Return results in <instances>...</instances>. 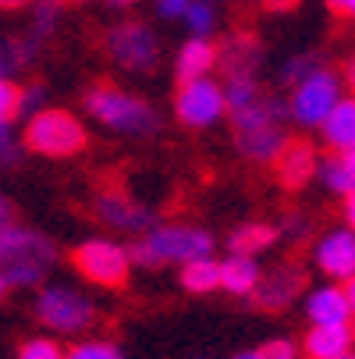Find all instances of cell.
<instances>
[{
	"label": "cell",
	"instance_id": "1",
	"mask_svg": "<svg viewBox=\"0 0 355 359\" xmlns=\"http://www.w3.org/2000/svg\"><path fill=\"white\" fill-rule=\"evenodd\" d=\"M54 242L43 231L25 228V224H8L0 228V274H4L8 288H32L46 278L54 267Z\"/></svg>",
	"mask_w": 355,
	"mask_h": 359
},
{
	"label": "cell",
	"instance_id": "2",
	"mask_svg": "<svg viewBox=\"0 0 355 359\" xmlns=\"http://www.w3.org/2000/svg\"><path fill=\"white\" fill-rule=\"evenodd\" d=\"M132 264L139 267H164V264H188L199 256H214V235L195 224H153L128 249Z\"/></svg>",
	"mask_w": 355,
	"mask_h": 359
},
{
	"label": "cell",
	"instance_id": "3",
	"mask_svg": "<svg viewBox=\"0 0 355 359\" xmlns=\"http://www.w3.org/2000/svg\"><path fill=\"white\" fill-rule=\"evenodd\" d=\"M85 111L99 121V125H107L121 135H157L160 132V111L153 104H146V100H139L135 93H125L118 86H107V82H99L85 93Z\"/></svg>",
	"mask_w": 355,
	"mask_h": 359
},
{
	"label": "cell",
	"instance_id": "4",
	"mask_svg": "<svg viewBox=\"0 0 355 359\" xmlns=\"http://www.w3.org/2000/svg\"><path fill=\"white\" fill-rule=\"evenodd\" d=\"M85 142H89L85 125L71 111H61V107L36 111L25 128V149L39 153V157H50V161L75 157V153L85 149Z\"/></svg>",
	"mask_w": 355,
	"mask_h": 359
},
{
	"label": "cell",
	"instance_id": "5",
	"mask_svg": "<svg viewBox=\"0 0 355 359\" xmlns=\"http://www.w3.org/2000/svg\"><path fill=\"white\" fill-rule=\"evenodd\" d=\"M341 75L330 72L327 65H320L316 72H309L306 79H298L291 86V100H288V118L302 128H320L323 118L334 111V104L341 100Z\"/></svg>",
	"mask_w": 355,
	"mask_h": 359
},
{
	"label": "cell",
	"instance_id": "6",
	"mask_svg": "<svg viewBox=\"0 0 355 359\" xmlns=\"http://www.w3.org/2000/svg\"><path fill=\"white\" fill-rule=\"evenodd\" d=\"M71 264L75 271L99 285V288H121L132 274V256L121 242H111V238H85L75 245L71 252Z\"/></svg>",
	"mask_w": 355,
	"mask_h": 359
},
{
	"label": "cell",
	"instance_id": "7",
	"mask_svg": "<svg viewBox=\"0 0 355 359\" xmlns=\"http://www.w3.org/2000/svg\"><path fill=\"white\" fill-rule=\"evenodd\" d=\"M36 317L43 327L57 331V334H78L85 327H92L96 320V306L68 285H50L36 295Z\"/></svg>",
	"mask_w": 355,
	"mask_h": 359
},
{
	"label": "cell",
	"instance_id": "8",
	"mask_svg": "<svg viewBox=\"0 0 355 359\" xmlns=\"http://www.w3.org/2000/svg\"><path fill=\"white\" fill-rule=\"evenodd\" d=\"M104 54L128 72H153L160 65V39L142 22H121L104 32Z\"/></svg>",
	"mask_w": 355,
	"mask_h": 359
},
{
	"label": "cell",
	"instance_id": "9",
	"mask_svg": "<svg viewBox=\"0 0 355 359\" xmlns=\"http://www.w3.org/2000/svg\"><path fill=\"white\" fill-rule=\"evenodd\" d=\"M224 89L210 79H192V82H181L178 86V96H174V114L181 125L188 128H210L224 118Z\"/></svg>",
	"mask_w": 355,
	"mask_h": 359
},
{
	"label": "cell",
	"instance_id": "10",
	"mask_svg": "<svg viewBox=\"0 0 355 359\" xmlns=\"http://www.w3.org/2000/svg\"><path fill=\"white\" fill-rule=\"evenodd\" d=\"M92 214L99 224H107L114 231H125V235H146L153 228V210L139 203L135 196H128L125 189H104L96 192L92 199Z\"/></svg>",
	"mask_w": 355,
	"mask_h": 359
},
{
	"label": "cell",
	"instance_id": "11",
	"mask_svg": "<svg viewBox=\"0 0 355 359\" xmlns=\"http://www.w3.org/2000/svg\"><path fill=\"white\" fill-rule=\"evenodd\" d=\"M313 264L320 267V274H327L337 285L355 278V231L330 228L327 235H320V242L313 249Z\"/></svg>",
	"mask_w": 355,
	"mask_h": 359
},
{
	"label": "cell",
	"instance_id": "12",
	"mask_svg": "<svg viewBox=\"0 0 355 359\" xmlns=\"http://www.w3.org/2000/svg\"><path fill=\"white\" fill-rule=\"evenodd\" d=\"M316 168H320V149L306 139H288L284 149L274 157V171H277V182L288 189V192H298L306 189L313 178H316Z\"/></svg>",
	"mask_w": 355,
	"mask_h": 359
},
{
	"label": "cell",
	"instance_id": "13",
	"mask_svg": "<svg viewBox=\"0 0 355 359\" xmlns=\"http://www.w3.org/2000/svg\"><path fill=\"white\" fill-rule=\"evenodd\" d=\"M302 288H306V271L298 264H277V267L260 274V285L252 295H256V302L263 310H288L302 295Z\"/></svg>",
	"mask_w": 355,
	"mask_h": 359
},
{
	"label": "cell",
	"instance_id": "14",
	"mask_svg": "<svg viewBox=\"0 0 355 359\" xmlns=\"http://www.w3.org/2000/svg\"><path fill=\"white\" fill-rule=\"evenodd\" d=\"M306 317L313 327H341V324H351V306H348V295H344V285L330 281V285H320L306 295Z\"/></svg>",
	"mask_w": 355,
	"mask_h": 359
},
{
	"label": "cell",
	"instance_id": "15",
	"mask_svg": "<svg viewBox=\"0 0 355 359\" xmlns=\"http://www.w3.org/2000/svg\"><path fill=\"white\" fill-rule=\"evenodd\" d=\"M288 132L284 125H260V128H235V146L245 161L256 164H274V157L284 149Z\"/></svg>",
	"mask_w": 355,
	"mask_h": 359
},
{
	"label": "cell",
	"instance_id": "16",
	"mask_svg": "<svg viewBox=\"0 0 355 359\" xmlns=\"http://www.w3.org/2000/svg\"><path fill=\"white\" fill-rule=\"evenodd\" d=\"M260 61H263V46L252 32H235L217 46V65L228 75H256Z\"/></svg>",
	"mask_w": 355,
	"mask_h": 359
},
{
	"label": "cell",
	"instance_id": "17",
	"mask_svg": "<svg viewBox=\"0 0 355 359\" xmlns=\"http://www.w3.org/2000/svg\"><path fill=\"white\" fill-rule=\"evenodd\" d=\"M351 348H355L351 324H341V327H309V334L302 338L298 352L306 359H341Z\"/></svg>",
	"mask_w": 355,
	"mask_h": 359
},
{
	"label": "cell",
	"instance_id": "18",
	"mask_svg": "<svg viewBox=\"0 0 355 359\" xmlns=\"http://www.w3.org/2000/svg\"><path fill=\"white\" fill-rule=\"evenodd\" d=\"M320 135L330 146V153H341V149L355 146V96H341L337 100L334 111L320 125Z\"/></svg>",
	"mask_w": 355,
	"mask_h": 359
},
{
	"label": "cell",
	"instance_id": "19",
	"mask_svg": "<svg viewBox=\"0 0 355 359\" xmlns=\"http://www.w3.org/2000/svg\"><path fill=\"white\" fill-rule=\"evenodd\" d=\"M217 68V43L202 39V36H192L181 54L174 61V72H178V82H192V79H202Z\"/></svg>",
	"mask_w": 355,
	"mask_h": 359
},
{
	"label": "cell",
	"instance_id": "20",
	"mask_svg": "<svg viewBox=\"0 0 355 359\" xmlns=\"http://www.w3.org/2000/svg\"><path fill=\"white\" fill-rule=\"evenodd\" d=\"M260 264L256 256L245 252H231L228 260H221V288H228L231 295H252L260 285Z\"/></svg>",
	"mask_w": 355,
	"mask_h": 359
},
{
	"label": "cell",
	"instance_id": "21",
	"mask_svg": "<svg viewBox=\"0 0 355 359\" xmlns=\"http://www.w3.org/2000/svg\"><path fill=\"white\" fill-rule=\"evenodd\" d=\"M277 238H281L277 224L245 221V224H238V228L228 235V249H231V252H245V256H260V252H267Z\"/></svg>",
	"mask_w": 355,
	"mask_h": 359
},
{
	"label": "cell",
	"instance_id": "22",
	"mask_svg": "<svg viewBox=\"0 0 355 359\" xmlns=\"http://www.w3.org/2000/svg\"><path fill=\"white\" fill-rule=\"evenodd\" d=\"M316 178H320L334 196H348V192L355 189V146L323 157L320 168H316Z\"/></svg>",
	"mask_w": 355,
	"mask_h": 359
},
{
	"label": "cell",
	"instance_id": "23",
	"mask_svg": "<svg viewBox=\"0 0 355 359\" xmlns=\"http://www.w3.org/2000/svg\"><path fill=\"white\" fill-rule=\"evenodd\" d=\"M181 288L192 295H210L221 288V264L214 256H199V260L181 264Z\"/></svg>",
	"mask_w": 355,
	"mask_h": 359
},
{
	"label": "cell",
	"instance_id": "24",
	"mask_svg": "<svg viewBox=\"0 0 355 359\" xmlns=\"http://www.w3.org/2000/svg\"><path fill=\"white\" fill-rule=\"evenodd\" d=\"M39 54V39H0V79H11Z\"/></svg>",
	"mask_w": 355,
	"mask_h": 359
},
{
	"label": "cell",
	"instance_id": "25",
	"mask_svg": "<svg viewBox=\"0 0 355 359\" xmlns=\"http://www.w3.org/2000/svg\"><path fill=\"white\" fill-rule=\"evenodd\" d=\"M221 89H224V107H228V114H231V111H242L245 104H252V100L263 93L256 75H228V82H224Z\"/></svg>",
	"mask_w": 355,
	"mask_h": 359
},
{
	"label": "cell",
	"instance_id": "26",
	"mask_svg": "<svg viewBox=\"0 0 355 359\" xmlns=\"http://www.w3.org/2000/svg\"><path fill=\"white\" fill-rule=\"evenodd\" d=\"M61 8H64V0H32V36H36L39 43H43L46 36L57 32Z\"/></svg>",
	"mask_w": 355,
	"mask_h": 359
},
{
	"label": "cell",
	"instance_id": "27",
	"mask_svg": "<svg viewBox=\"0 0 355 359\" xmlns=\"http://www.w3.org/2000/svg\"><path fill=\"white\" fill-rule=\"evenodd\" d=\"M181 22L192 29V36H202V39H210V32H214V25H217V18H214V8L207 4V0H192Z\"/></svg>",
	"mask_w": 355,
	"mask_h": 359
},
{
	"label": "cell",
	"instance_id": "28",
	"mask_svg": "<svg viewBox=\"0 0 355 359\" xmlns=\"http://www.w3.org/2000/svg\"><path fill=\"white\" fill-rule=\"evenodd\" d=\"M64 359H125V352H121L114 341H99V338H92V341H78V345H71V348L64 352Z\"/></svg>",
	"mask_w": 355,
	"mask_h": 359
},
{
	"label": "cell",
	"instance_id": "29",
	"mask_svg": "<svg viewBox=\"0 0 355 359\" xmlns=\"http://www.w3.org/2000/svg\"><path fill=\"white\" fill-rule=\"evenodd\" d=\"M323 65V57L320 54H295L291 61H284V72H281V79L288 82V86H295L298 79H306L309 72H316Z\"/></svg>",
	"mask_w": 355,
	"mask_h": 359
},
{
	"label": "cell",
	"instance_id": "30",
	"mask_svg": "<svg viewBox=\"0 0 355 359\" xmlns=\"http://www.w3.org/2000/svg\"><path fill=\"white\" fill-rule=\"evenodd\" d=\"M18 359H64V348L50 338H29L18 348Z\"/></svg>",
	"mask_w": 355,
	"mask_h": 359
},
{
	"label": "cell",
	"instance_id": "31",
	"mask_svg": "<svg viewBox=\"0 0 355 359\" xmlns=\"http://www.w3.org/2000/svg\"><path fill=\"white\" fill-rule=\"evenodd\" d=\"M18 100H22V89L11 79H0V121L18 118Z\"/></svg>",
	"mask_w": 355,
	"mask_h": 359
},
{
	"label": "cell",
	"instance_id": "32",
	"mask_svg": "<svg viewBox=\"0 0 355 359\" xmlns=\"http://www.w3.org/2000/svg\"><path fill=\"white\" fill-rule=\"evenodd\" d=\"M43 100H46V86L43 82H32V86H25L22 89V100H18V114H36V111H43Z\"/></svg>",
	"mask_w": 355,
	"mask_h": 359
},
{
	"label": "cell",
	"instance_id": "33",
	"mask_svg": "<svg viewBox=\"0 0 355 359\" xmlns=\"http://www.w3.org/2000/svg\"><path fill=\"white\" fill-rule=\"evenodd\" d=\"M18 164V142L11 132V121H0V168Z\"/></svg>",
	"mask_w": 355,
	"mask_h": 359
},
{
	"label": "cell",
	"instance_id": "34",
	"mask_svg": "<svg viewBox=\"0 0 355 359\" xmlns=\"http://www.w3.org/2000/svg\"><path fill=\"white\" fill-rule=\"evenodd\" d=\"M260 355H263V359H298L302 352H298L295 341H288V338H274V341H267V345L260 348Z\"/></svg>",
	"mask_w": 355,
	"mask_h": 359
},
{
	"label": "cell",
	"instance_id": "35",
	"mask_svg": "<svg viewBox=\"0 0 355 359\" xmlns=\"http://www.w3.org/2000/svg\"><path fill=\"white\" fill-rule=\"evenodd\" d=\"M277 231H284V238H306V231H309V224H306V217H302L298 210H288Z\"/></svg>",
	"mask_w": 355,
	"mask_h": 359
},
{
	"label": "cell",
	"instance_id": "36",
	"mask_svg": "<svg viewBox=\"0 0 355 359\" xmlns=\"http://www.w3.org/2000/svg\"><path fill=\"white\" fill-rule=\"evenodd\" d=\"M188 4L192 0H157V11H160V18H185Z\"/></svg>",
	"mask_w": 355,
	"mask_h": 359
},
{
	"label": "cell",
	"instance_id": "37",
	"mask_svg": "<svg viewBox=\"0 0 355 359\" xmlns=\"http://www.w3.org/2000/svg\"><path fill=\"white\" fill-rule=\"evenodd\" d=\"M327 8H330V15L355 22V0H327Z\"/></svg>",
	"mask_w": 355,
	"mask_h": 359
},
{
	"label": "cell",
	"instance_id": "38",
	"mask_svg": "<svg viewBox=\"0 0 355 359\" xmlns=\"http://www.w3.org/2000/svg\"><path fill=\"white\" fill-rule=\"evenodd\" d=\"M18 210H15V203L4 196V192H0V228H8V224H15L18 217H15Z\"/></svg>",
	"mask_w": 355,
	"mask_h": 359
},
{
	"label": "cell",
	"instance_id": "39",
	"mask_svg": "<svg viewBox=\"0 0 355 359\" xmlns=\"http://www.w3.org/2000/svg\"><path fill=\"white\" fill-rule=\"evenodd\" d=\"M341 214H344V228L355 231V189L348 196H341Z\"/></svg>",
	"mask_w": 355,
	"mask_h": 359
},
{
	"label": "cell",
	"instance_id": "40",
	"mask_svg": "<svg viewBox=\"0 0 355 359\" xmlns=\"http://www.w3.org/2000/svg\"><path fill=\"white\" fill-rule=\"evenodd\" d=\"M341 82H344V86H348V93L355 96V54L341 65Z\"/></svg>",
	"mask_w": 355,
	"mask_h": 359
},
{
	"label": "cell",
	"instance_id": "41",
	"mask_svg": "<svg viewBox=\"0 0 355 359\" xmlns=\"http://www.w3.org/2000/svg\"><path fill=\"white\" fill-rule=\"evenodd\" d=\"M260 4L267 11H291V8H298V0H260Z\"/></svg>",
	"mask_w": 355,
	"mask_h": 359
},
{
	"label": "cell",
	"instance_id": "42",
	"mask_svg": "<svg viewBox=\"0 0 355 359\" xmlns=\"http://www.w3.org/2000/svg\"><path fill=\"white\" fill-rule=\"evenodd\" d=\"M32 0H0V11H18V8H29Z\"/></svg>",
	"mask_w": 355,
	"mask_h": 359
},
{
	"label": "cell",
	"instance_id": "43",
	"mask_svg": "<svg viewBox=\"0 0 355 359\" xmlns=\"http://www.w3.org/2000/svg\"><path fill=\"white\" fill-rule=\"evenodd\" d=\"M344 295H348V306H351V317H355V278L344 281Z\"/></svg>",
	"mask_w": 355,
	"mask_h": 359
},
{
	"label": "cell",
	"instance_id": "44",
	"mask_svg": "<svg viewBox=\"0 0 355 359\" xmlns=\"http://www.w3.org/2000/svg\"><path fill=\"white\" fill-rule=\"evenodd\" d=\"M231 359H263V355H260V348H256V352H242V355H231Z\"/></svg>",
	"mask_w": 355,
	"mask_h": 359
},
{
	"label": "cell",
	"instance_id": "45",
	"mask_svg": "<svg viewBox=\"0 0 355 359\" xmlns=\"http://www.w3.org/2000/svg\"><path fill=\"white\" fill-rule=\"evenodd\" d=\"M111 4H114V8H132L135 0H111Z\"/></svg>",
	"mask_w": 355,
	"mask_h": 359
},
{
	"label": "cell",
	"instance_id": "46",
	"mask_svg": "<svg viewBox=\"0 0 355 359\" xmlns=\"http://www.w3.org/2000/svg\"><path fill=\"white\" fill-rule=\"evenodd\" d=\"M4 292H8V281H4V274H0V299H4Z\"/></svg>",
	"mask_w": 355,
	"mask_h": 359
},
{
	"label": "cell",
	"instance_id": "47",
	"mask_svg": "<svg viewBox=\"0 0 355 359\" xmlns=\"http://www.w3.org/2000/svg\"><path fill=\"white\" fill-rule=\"evenodd\" d=\"M341 359H355V348H351V352H344V355H341Z\"/></svg>",
	"mask_w": 355,
	"mask_h": 359
},
{
	"label": "cell",
	"instance_id": "48",
	"mask_svg": "<svg viewBox=\"0 0 355 359\" xmlns=\"http://www.w3.org/2000/svg\"><path fill=\"white\" fill-rule=\"evenodd\" d=\"M351 338H355V317H351Z\"/></svg>",
	"mask_w": 355,
	"mask_h": 359
},
{
	"label": "cell",
	"instance_id": "49",
	"mask_svg": "<svg viewBox=\"0 0 355 359\" xmlns=\"http://www.w3.org/2000/svg\"><path fill=\"white\" fill-rule=\"evenodd\" d=\"M207 4H214V0H207Z\"/></svg>",
	"mask_w": 355,
	"mask_h": 359
}]
</instances>
